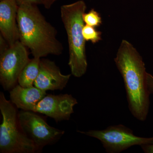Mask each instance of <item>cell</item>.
Instances as JSON below:
<instances>
[{
    "instance_id": "7c38bea8",
    "label": "cell",
    "mask_w": 153,
    "mask_h": 153,
    "mask_svg": "<svg viewBox=\"0 0 153 153\" xmlns=\"http://www.w3.org/2000/svg\"><path fill=\"white\" fill-rule=\"evenodd\" d=\"M40 60L41 58L35 57L30 59L19 75V85L24 87L33 86L39 74Z\"/></svg>"
},
{
    "instance_id": "8992f818",
    "label": "cell",
    "mask_w": 153,
    "mask_h": 153,
    "mask_svg": "<svg viewBox=\"0 0 153 153\" xmlns=\"http://www.w3.org/2000/svg\"><path fill=\"white\" fill-rule=\"evenodd\" d=\"M30 60L27 47L20 41L0 54V82L5 91L17 85L19 75Z\"/></svg>"
},
{
    "instance_id": "2e32d148",
    "label": "cell",
    "mask_w": 153,
    "mask_h": 153,
    "mask_svg": "<svg viewBox=\"0 0 153 153\" xmlns=\"http://www.w3.org/2000/svg\"><path fill=\"white\" fill-rule=\"evenodd\" d=\"M146 83L150 94H153V76L148 73H147Z\"/></svg>"
},
{
    "instance_id": "e0dca14e",
    "label": "cell",
    "mask_w": 153,
    "mask_h": 153,
    "mask_svg": "<svg viewBox=\"0 0 153 153\" xmlns=\"http://www.w3.org/2000/svg\"><path fill=\"white\" fill-rule=\"evenodd\" d=\"M19 6L22 4H42V0H17Z\"/></svg>"
},
{
    "instance_id": "52a82bcc",
    "label": "cell",
    "mask_w": 153,
    "mask_h": 153,
    "mask_svg": "<svg viewBox=\"0 0 153 153\" xmlns=\"http://www.w3.org/2000/svg\"><path fill=\"white\" fill-rule=\"evenodd\" d=\"M36 113L22 110L18 113V118L22 130L39 151L56 140L64 131L49 125L44 118Z\"/></svg>"
},
{
    "instance_id": "6da1fadb",
    "label": "cell",
    "mask_w": 153,
    "mask_h": 153,
    "mask_svg": "<svg viewBox=\"0 0 153 153\" xmlns=\"http://www.w3.org/2000/svg\"><path fill=\"white\" fill-rule=\"evenodd\" d=\"M114 60L123 78L129 109L134 117L145 121L149 110L150 94L142 57L129 42L123 40Z\"/></svg>"
},
{
    "instance_id": "4fadbf2b",
    "label": "cell",
    "mask_w": 153,
    "mask_h": 153,
    "mask_svg": "<svg viewBox=\"0 0 153 153\" xmlns=\"http://www.w3.org/2000/svg\"><path fill=\"white\" fill-rule=\"evenodd\" d=\"M82 34L85 41H90L93 44L101 40V32L97 31L92 26L84 25L82 29Z\"/></svg>"
},
{
    "instance_id": "9a60e30c",
    "label": "cell",
    "mask_w": 153,
    "mask_h": 153,
    "mask_svg": "<svg viewBox=\"0 0 153 153\" xmlns=\"http://www.w3.org/2000/svg\"><path fill=\"white\" fill-rule=\"evenodd\" d=\"M10 45L1 35H0V54H2L8 49Z\"/></svg>"
},
{
    "instance_id": "8fae6325",
    "label": "cell",
    "mask_w": 153,
    "mask_h": 153,
    "mask_svg": "<svg viewBox=\"0 0 153 153\" xmlns=\"http://www.w3.org/2000/svg\"><path fill=\"white\" fill-rule=\"evenodd\" d=\"M46 91L35 86L24 87L19 84L10 91V98L17 108L33 111L36 105L47 95Z\"/></svg>"
},
{
    "instance_id": "ac0fdd59",
    "label": "cell",
    "mask_w": 153,
    "mask_h": 153,
    "mask_svg": "<svg viewBox=\"0 0 153 153\" xmlns=\"http://www.w3.org/2000/svg\"><path fill=\"white\" fill-rule=\"evenodd\" d=\"M57 0H42V4L47 9H50Z\"/></svg>"
},
{
    "instance_id": "3957f363",
    "label": "cell",
    "mask_w": 153,
    "mask_h": 153,
    "mask_svg": "<svg viewBox=\"0 0 153 153\" xmlns=\"http://www.w3.org/2000/svg\"><path fill=\"white\" fill-rule=\"evenodd\" d=\"M86 4L82 0L63 5L60 7V16L68 38L69 60L71 74L80 77L87 71L85 42L82 34L84 25L83 14Z\"/></svg>"
},
{
    "instance_id": "d6986e66",
    "label": "cell",
    "mask_w": 153,
    "mask_h": 153,
    "mask_svg": "<svg viewBox=\"0 0 153 153\" xmlns=\"http://www.w3.org/2000/svg\"><path fill=\"white\" fill-rule=\"evenodd\" d=\"M140 146L144 152L145 153H153V144L142 145Z\"/></svg>"
},
{
    "instance_id": "30bf717a",
    "label": "cell",
    "mask_w": 153,
    "mask_h": 153,
    "mask_svg": "<svg viewBox=\"0 0 153 153\" xmlns=\"http://www.w3.org/2000/svg\"><path fill=\"white\" fill-rule=\"evenodd\" d=\"M17 0H0V32L10 46L19 41Z\"/></svg>"
},
{
    "instance_id": "5b68a950",
    "label": "cell",
    "mask_w": 153,
    "mask_h": 153,
    "mask_svg": "<svg viewBox=\"0 0 153 153\" xmlns=\"http://www.w3.org/2000/svg\"><path fill=\"white\" fill-rule=\"evenodd\" d=\"M77 132L99 140L108 153H120L133 146L153 144V137L137 136L132 130L122 124L111 126L102 130Z\"/></svg>"
},
{
    "instance_id": "277c9868",
    "label": "cell",
    "mask_w": 153,
    "mask_h": 153,
    "mask_svg": "<svg viewBox=\"0 0 153 153\" xmlns=\"http://www.w3.org/2000/svg\"><path fill=\"white\" fill-rule=\"evenodd\" d=\"M16 107L0 93V152L33 153L37 149L33 141L23 131L19 124Z\"/></svg>"
},
{
    "instance_id": "7a4b0ae2",
    "label": "cell",
    "mask_w": 153,
    "mask_h": 153,
    "mask_svg": "<svg viewBox=\"0 0 153 153\" xmlns=\"http://www.w3.org/2000/svg\"><path fill=\"white\" fill-rule=\"evenodd\" d=\"M17 23L19 41L30 49L33 57L60 55L63 47L57 38V30L47 22L37 5L19 6Z\"/></svg>"
},
{
    "instance_id": "9c48e42d",
    "label": "cell",
    "mask_w": 153,
    "mask_h": 153,
    "mask_svg": "<svg viewBox=\"0 0 153 153\" xmlns=\"http://www.w3.org/2000/svg\"><path fill=\"white\" fill-rule=\"evenodd\" d=\"M71 76V74H62L54 61L41 59L39 74L34 85L46 91L62 90L66 87Z\"/></svg>"
},
{
    "instance_id": "ba28073f",
    "label": "cell",
    "mask_w": 153,
    "mask_h": 153,
    "mask_svg": "<svg viewBox=\"0 0 153 153\" xmlns=\"http://www.w3.org/2000/svg\"><path fill=\"white\" fill-rule=\"evenodd\" d=\"M77 103L71 94H47L36 105L33 111L46 115L58 122L68 120Z\"/></svg>"
},
{
    "instance_id": "5bb4252c",
    "label": "cell",
    "mask_w": 153,
    "mask_h": 153,
    "mask_svg": "<svg viewBox=\"0 0 153 153\" xmlns=\"http://www.w3.org/2000/svg\"><path fill=\"white\" fill-rule=\"evenodd\" d=\"M83 19L85 25L94 27H99L102 24L101 17L94 9H91L88 13L83 14Z\"/></svg>"
}]
</instances>
